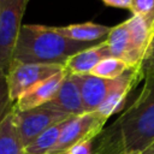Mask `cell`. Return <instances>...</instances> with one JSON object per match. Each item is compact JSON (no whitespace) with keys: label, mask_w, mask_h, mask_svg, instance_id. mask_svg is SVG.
<instances>
[{"label":"cell","mask_w":154,"mask_h":154,"mask_svg":"<svg viewBox=\"0 0 154 154\" xmlns=\"http://www.w3.org/2000/svg\"><path fill=\"white\" fill-rule=\"evenodd\" d=\"M67 119L51 126L41 135H38L32 142L24 147V154H51L52 149L58 142L60 132Z\"/></svg>","instance_id":"9a60e30c"},{"label":"cell","mask_w":154,"mask_h":154,"mask_svg":"<svg viewBox=\"0 0 154 154\" xmlns=\"http://www.w3.org/2000/svg\"><path fill=\"white\" fill-rule=\"evenodd\" d=\"M97 43V42H96ZM96 43H83L55 34L51 26L38 24L22 25L14 46L12 63L61 64L73 54Z\"/></svg>","instance_id":"7a4b0ae2"},{"label":"cell","mask_w":154,"mask_h":154,"mask_svg":"<svg viewBox=\"0 0 154 154\" xmlns=\"http://www.w3.org/2000/svg\"><path fill=\"white\" fill-rule=\"evenodd\" d=\"M106 6L116 7V8H123V10H130L131 8V0H101Z\"/></svg>","instance_id":"ffe728a7"},{"label":"cell","mask_w":154,"mask_h":154,"mask_svg":"<svg viewBox=\"0 0 154 154\" xmlns=\"http://www.w3.org/2000/svg\"><path fill=\"white\" fill-rule=\"evenodd\" d=\"M128 69L129 66L122 59L114 57H107L101 61H99L89 75L105 79H116L120 77Z\"/></svg>","instance_id":"2e32d148"},{"label":"cell","mask_w":154,"mask_h":154,"mask_svg":"<svg viewBox=\"0 0 154 154\" xmlns=\"http://www.w3.org/2000/svg\"><path fill=\"white\" fill-rule=\"evenodd\" d=\"M134 154H154V147H150L143 152H140V153H134Z\"/></svg>","instance_id":"44dd1931"},{"label":"cell","mask_w":154,"mask_h":154,"mask_svg":"<svg viewBox=\"0 0 154 154\" xmlns=\"http://www.w3.org/2000/svg\"><path fill=\"white\" fill-rule=\"evenodd\" d=\"M30 0H0V75L6 76L11 64L22 19Z\"/></svg>","instance_id":"277c9868"},{"label":"cell","mask_w":154,"mask_h":154,"mask_svg":"<svg viewBox=\"0 0 154 154\" xmlns=\"http://www.w3.org/2000/svg\"><path fill=\"white\" fill-rule=\"evenodd\" d=\"M65 76H66V71H63L49 78L41 81L40 83L30 88L28 91H25L23 95H20L13 102V109L28 111L46 105L55 96Z\"/></svg>","instance_id":"30bf717a"},{"label":"cell","mask_w":154,"mask_h":154,"mask_svg":"<svg viewBox=\"0 0 154 154\" xmlns=\"http://www.w3.org/2000/svg\"><path fill=\"white\" fill-rule=\"evenodd\" d=\"M153 147H154V144H153Z\"/></svg>","instance_id":"603a6c76"},{"label":"cell","mask_w":154,"mask_h":154,"mask_svg":"<svg viewBox=\"0 0 154 154\" xmlns=\"http://www.w3.org/2000/svg\"><path fill=\"white\" fill-rule=\"evenodd\" d=\"M149 48H154V36H153V38H152V42H150V47Z\"/></svg>","instance_id":"7402d4cb"},{"label":"cell","mask_w":154,"mask_h":154,"mask_svg":"<svg viewBox=\"0 0 154 154\" xmlns=\"http://www.w3.org/2000/svg\"><path fill=\"white\" fill-rule=\"evenodd\" d=\"M143 78L144 71L142 69V65L136 67H129L120 77L117 78L113 89L95 112H97L108 120L111 116L119 112L124 107L129 94Z\"/></svg>","instance_id":"ba28073f"},{"label":"cell","mask_w":154,"mask_h":154,"mask_svg":"<svg viewBox=\"0 0 154 154\" xmlns=\"http://www.w3.org/2000/svg\"><path fill=\"white\" fill-rule=\"evenodd\" d=\"M43 107L65 113L71 117L81 116L85 113L83 102H82L81 88H79V82L77 76L70 75L66 72V76L58 93L49 102L43 105Z\"/></svg>","instance_id":"9c48e42d"},{"label":"cell","mask_w":154,"mask_h":154,"mask_svg":"<svg viewBox=\"0 0 154 154\" xmlns=\"http://www.w3.org/2000/svg\"><path fill=\"white\" fill-rule=\"evenodd\" d=\"M0 154H24V146L14 125L13 109L0 122Z\"/></svg>","instance_id":"5bb4252c"},{"label":"cell","mask_w":154,"mask_h":154,"mask_svg":"<svg viewBox=\"0 0 154 154\" xmlns=\"http://www.w3.org/2000/svg\"><path fill=\"white\" fill-rule=\"evenodd\" d=\"M12 107H13V102L10 100L8 96L6 78L5 76L0 75V122L12 109Z\"/></svg>","instance_id":"e0dca14e"},{"label":"cell","mask_w":154,"mask_h":154,"mask_svg":"<svg viewBox=\"0 0 154 154\" xmlns=\"http://www.w3.org/2000/svg\"><path fill=\"white\" fill-rule=\"evenodd\" d=\"M107 119L97 112L83 113L81 116L70 117L60 132L57 144L51 154H66L73 146L94 141L102 131Z\"/></svg>","instance_id":"5b68a950"},{"label":"cell","mask_w":154,"mask_h":154,"mask_svg":"<svg viewBox=\"0 0 154 154\" xmlns=\"http://www.w3.org/2000/svg\"><path fill=\"white\" fill-rule=\"evenodd\" d=\"M107 57H111V53L108 51L106 41L102 40L96 45H94L93 47H89L71 55L64 63V67L65 71L70 75H76V76L88 75L99 61H101Z\"/></svg>","instance_id":"7c38bea8"},{"label":"cell","mask_w":154,"mask_h":154,"mask_svg":"<svg viewBox=\"0 0 154 154\" xmlns=\"http://www.w3.org/2000/svg\"><path fill=\"white\" fill-rule=\"evenodd\" d=\"M144 83L137 97L94 140L93 154H134L154 144V66H142Z\"/></svg>","instance_id":"6da1fadb"},{"label":"cell","mask_w":154,"mask_h":154,"mask_svg":"<svg viewBox=\"0 0 154 154\" xmlns=\"http://www.w3.org/2000/svg\"><path fill=\"white\" fill-rule=\"evenodd\" d=\"M70 117L71 116H67L65 113H61L43 106L28 109V111L13 109L14 125L24 147L28 146L30 142H32L38 135H41L43 131H46L51 126Z\"/></svg>","instance_id":"52a82bcc"},{"label":"cell","mask_w":154,"mask_h":154,"mask_svg":"<svg viewBox=\"0 0 154 154\" xmlns=\"http://www.w3.org/2000/svg\"><path fill=\"white\" fill-rule=\"evenodd\" d=\"M154 36V12L132 14L123 23L112 26L105 41L111 57L122 59L129 67L144 61Z\"/></svg>","instance_id":"3957f363"},{"label":"cell","mask_w":154,"mask_h":154,"mask_svg":"<svg viewBox=\"0 0 154 154\" xmlns=\"http://www.w3.org/2000/svg\"><path fill=\"white\" fill-rule=\"evenodd\" d=\"M130 11L132 12V14H149L154 12V0H131Z\"/></svg>","instance_id":"ac0fdd59"},{"label":"cell","mask_w":154,"mask_h":154,"mask_svg":"<svg viewBox=\"0 0 154 154\" xmlns=\"http://www.w3.org/2000/svg\"><path fill=\"white\" fill-rule=\"evenodd\" d=\"M76 76V75H75ZM81 88L82 102L84 112H95L101 103L106 100L107 95L111 93L116 84V79H105L95 77L93 75H81L77 76Z\"/></svg>","instance_id":"8fae6325"},{"label":"cell","mask_w":154,"mask_h":154,"mask_svg":"<svg viewBox=\"0 0 154 154\" xmlns=\"http://www.w3.org/2000/svg\"><path fill=\"white\" fill-rule=\"evenodd\" d=\"M93 142L94 141H87L78 143L73 146L66 154H93Z\"/></svg>","instance_id":"d6986e66"},{"label":"cell","mask_w":154,"mask_h":154,"mask_svg":"<svg viewBox=\"0 0 154 154\" xmlns=\"http://www.w3.org/2000/svg\"><path fill=\"white\" fill-rule=\"evenodd\" d=\"M52 30L72 41L83 42V43H96L106 38L111 28L101 25L94 22H85L78 24H70L65 26H51Z\"/></svg>","instance_id":"4fadbf2b"},{"label":"cell","mask_w":154,"mask_h":154,"mask_svg":"<svg viewBox=\"0 0 154 154\" xmlns=\"http://www.w3.org/2000/svg\"><path fill=\"white\" fill-rule=\"evenodd\" d=\"M63 71H65V67L61 64L13 61L5 76L10 100L14 102L20 95H23L41 81Z\"/></svg>","instance_id":"8992f818"}]
</instances>
